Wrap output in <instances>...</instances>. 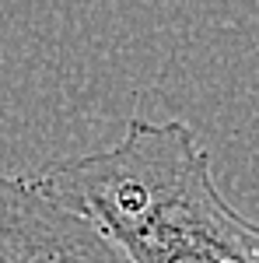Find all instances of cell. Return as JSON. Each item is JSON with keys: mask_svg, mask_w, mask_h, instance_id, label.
<instances>
[{"mask_svg": "<svg viewBox=\"0 0 259 263\" xmlns=\"http://www.w3.org/2000/svg\"><path fill=\"white\" fill-rule=\"evenodd\" d=\"M28 179L126 263H259V224L224 197L182 120L133 116L116 144L56 158Z\"/></svg>", "mask_w": 259, "mask_h": 263, "instance_id": "obj_1", "label": "cell"}, {"mask_svg": "<svg viewBox=\"0 0 259 263\" xmlns=\"http://www.w3.org/2000/svg\"><path fill=\"white\" fill-rule=\"evenodd\" d=\"M0 263H126L28 176H0Z\"/></svg>", "mask_w": 259, "mask_h": 263, "instance_id": "obj_2", "label": "cell"}]
</instances>
